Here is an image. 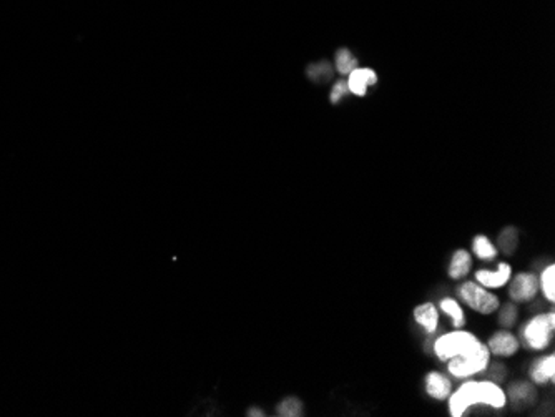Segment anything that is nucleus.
I'll return each mask as SVG.
<instances>
[{
  "label": "nucleus",
  "instance_id": "nucleus-4",
  "mask_svg": "<svg viewBox=\"0 0 555 417\" xmlns=\"http://www.w3.org/2000/svg\"><path fill=\"white\" fill-rule=\"evenodd\" d=\"M555 329V314L542 313L529 319L522 328V339L525 346L532 351H544L552 341V334Z\"/></svg>",
  "mask_w": 555,
  "mask_h": 417
},
{
  "label": "nucleus",
  "instance_id": "nucleus-2",
  "mask_svg": "<svg viewBox=\"0 0 555 417\" xmlns=\"http://www.w3.org/2000/svg\"><path fill=\"white\" fill-rule=\"evenodd\" d=\"M484 343L474 333L464 329H454L451 333L441 334L432 344V351L439 361H449L452 357H466L479 351Z\"/></svg>",
  "mask_w": 555,
  "mask_h": 417
},
{
  "label": "nucleus",
  "instance_id": "nucleus-3",
  "mask_svg": "<svg viewBox=\"0 0 555 417\" xmlns=\"http://www.w3.org/2000/svg\"><path fill=\"white\" fill-rule=\"evenodd\" d=\"M457 294L472 311L484 314V316L495 313L500 306L498 296L490 293L484 286H480L477 281H464L457 288Z\"/></svg>",
  "mask_w": 555,
  "mask_h": 417
},
{
  "label": "nucleus",
  "instance_id": "nucleus-20",
  "mask_svg": "<svg viewBox=\"0 0 555 417\" xmlns=\"http://www.w3.org/2000/svg\"><path fill=\"white\" fill-rule=\"evenodd\" d=\"M499 324L502 329H510L515 326L519 319V306L517 303H505L502 306H499Z\"/></svg>",
  "mask_w": 555,
  "mask_h": 417
},
{
  "label": "nucleus",
  "instance_id": "nucleus-22",
  "mask_svg": "<svg viewBox=\"0 0 555 417\" xmlns=\"http://www.w3.org/2000/svg\"><path fill=\"white\" fill-rule=\"evenodd\" d=\"M331 74H333V69H331L329 64H326V62L308 67V77L311 80H326L329 79Z\"/></svg>",
  "mask_w": 555,
  "mask_h": 417
},
{
  "label": "nucleus",
  "instance_id": "nucleus-14",
  "mask_svg": "<svg viewBox=\"0 0 555 417\" xmlns=\"http://www.w3.org/2000/svg\"><path fill=\"white\" fill-rule=\"evenodd\" d=\"M439 309L442 313L446 314L447 318L451 319L452 323V328L454 329H461L466 326V313L464 309H462L461 303L457 301L456 298H452V296H446V298H442L439 301Z\"/></svg>",
  "mask_w": 555,
  "mask_h": 417
},
{
  "label": "nucleus",
  "instance_id": "nucleus-8",
  "mask_svg": "<svg viewBox=\"0 0 555 417\" xmlns=\"http://www.w3.org/2000/svg\"><path fill=\"white\" fill-rule=\"evenodd\" d=\"M510 278H512V266L509 263H499L495 271L479 269L474 274V281L488 289L504 288L505 284H509Z\"/></svg>",
  "mask_w": 555,
  "mask_h": 417
},
{
  "label": "nucleus",
  "instance_id": "nucleus-10",
  "mask_svg": "<svg viewBox=\"0 0 555 417\" xmlns=\"http://www.w3.org/2000/svg\"><path fill=\"white\" fill-rule=\"evenodd\" d=\"M424 387H426L427 396L432 397V399H436V401L447 399V397H449L451 392H452V384H451L449 377L442 374V372H437V371L427 372Z\"/></svg>",
  "mask_w": 555,
  "mask_h": 417
},
{
  "label": "nucleus",
  "instance_id": "nucleus-12",
  "mask_svg": "<svg viewBox=\"0 0 555 417\" xmlns=\"http://www.w3.org/2000/svg\"><path fill=\"white\" fill-rule=\"evenodd\" d=\"M348 89L351 94L358 96H364L368 91V87L376 85L378 75L373 69H354L348 75Z\"/></svg>",
  "mask_w": 555,
  "mask_h": 417
},
{
  "label": "nucleus",
  "instance_id": "nucleus-6",
  "mask_svg": "<svg viewBox=\"0 0 555 417\" xmlns=\"http://www.w3.org/2000/svg\"><path fill=\"white\" fill-rule=\"evenodd\" d=\"M509 296L514 303H530L539 293V279L534 273H519L509 281Z\"/></svg>",
  "mask_w": 555,
  "mask_h": 417
},
{
  "label": "nucleus",
  "instance_id": "nucleus-23",
  "mask_svg": "<svg viewBox=\"0 0 555 417\" xmlns=\"http://www.w3.org/2000/svg\"><path fill=\"white\" fill-rule=\"evenodd\" d=\"M349 94L348 89V82L346 80H338L331 89V95H329V101L331 104H339V100L343 99L344 95Z\"/></svg>",
  "mask_w": 555,
  "mask_h": 417
},
{
  "label": "nucleus",
  "instance_id": "nucleus-1",
  "mask_svg": "<svg viewBox=\"0 0 555 417\" xmlns=\"http://www.w3.org/2000/svg\"><path fill=\"white\" fill-rule=\"evenodd\" d=\"M449 412L452 417H462L472 407L485 406L493 409H502L507 404V394L495 381H466L459 389L451 392Z\"/></svg>",
  "mask_w": 555,
  "mask_h": 417
},
{
  "label": "nucleus",
  "instance_id": "nucleus-7",
  "mask_svg": "<svg viewBox=\"0 0 555 417\" xmlns=\"http://www.w3.org/2000/svg\"><path fill=\"white\" fill-rule=\"evenodd\" d=\"M485 346H488L490 356L494 354V356L498 357H510L519 352L520 343L509 329H500V331L494 333L493 336L489 338Z\"/></svg>",
  "mask_w": 555,
  "mask_h": 417
},
{
  "label": "nucleus",
  "instance_id": "nucleus-24",
  "mask_svg": "<svg viewBox=\"0 0 555 417\" xmlns=\"http://www.w3.org/2000/svg\"><path fill=\"white\" fill-rule=\"evenodd\" d=\"M246 416H250V417H263V416H265V411L260 409V407H250V409L246 411Z\"/></svg>",
  "mask_w": 555,
  "mask_h": 417
},
{
  "label": "nucleus",
  "instance_id": "nucleus-5",
  "mask_svg": "<svg viewBox=\"0 0 555 417\" xmlns=\"http://www.w3.org/2000/svg\"><path fill=\"white\" fill-rule=\"evenodd\" d=\"M490 365V352L488 346H482L479 351L466 357H452L447 361V372L456 379H467L479 372H484Z\"/></svg>",
  "mask_w": 555,
  "mask_h": 417
},
{
  "label": "nucleus",
  "instance_id": "nucleus-18",
  "mask_svg": "<svg viewBox=\"0 0 555 417\" xmlns=\"http://www.w3.org/2000/svg\"><path fill=\"white\" fill-rule=\"evenodd\" d=\"M498 245H499L498 250L502 251L504 255H507V256L514 255V251L517 250V246H519L517 228H514V226L504 228L502 233H500L499 238H498Z\"/></svg>",
  "mask_w": 555,
  "mask_h": 417
},
{
  "label": "nucleus",
  "instance_id": "nucleus-9",
  "mask_svg": "<svg viewBox=\"0 0 555 417\" xmlns=\"http://www.w3.org/2000/svg\"><path fill=\"white\" fill-rule=\"evenodd\" d=\"M414 321L424 329L427 334H434L439 328V309L434 303H422L414 308Z\"/></svg>",
  "mask_w": 555,
  "mask_h": 417
},
{
  "label": "nucleus",
  "instance_id": "nucleus-21",
  "mask_svg": "<svg viewBox=\"0 0 555 417\" xmlns=\"http://www.w3.org/2000/svg\"><path fill=\"white\" fill-rule=\"evenodd\" d=\"M336 69L341 75H349L354 69H358V60L348 48L336 52Z\"/></svg>",
  "mask_w": 555,
  "mask_h": 417
},
{
  "label": "nucleus",
  "instance_id": "nucleus-13",
  "mask_svg": "<svg viewBox=\"0 0 555 417\" xmlns=\"http://www.w3.org/2000/svg\"><path fill=\"white\" fill-rule=\"evenodd\" d=\"M472 269V256L467 250H457L452 255L447 266V276L451 279H462L471 273Z\"/></svg>",
  "mask_w": 555,
  "mask_h": 417
},
{
  "label": "nucleus",
  "instance_id": "nucleus-15",
  "mask_svg": "<svg viewBox=\"0 0 555 417\" xmlns=\"http://www.w3.org/2000/svg\"><path fill=\"white\" fill-rule=\"evenodd\" d=\"M472 255H474L479 261H485V263H489V261H494L495 258H498L499 250L488 236L477 235V236H474V240H472Z\"/></svg>",
  "mask_w": 555,
  "mask_h": 417
},
{
  "label": "nucleus",
  "instance_id": "nucleus-11",
  "mask_svg": "<svg viewBox=\"0 0 555 417\" xmlns=\"http://www.w3.org/2000/svg\"><path fill=\"white\" fill-rule=\"evenodd\" d=\"M530 381H534V384L544 386L547 382H554L555 379V356L549 354V356L540 357L530 366Z\"/></svg>",
  "mask_w": 555,
  "mask_h": 417
},
{
  "label": "nucleus",
  "instance_id": "nucleus-19",
  "mask_svg": "<svg viewBox=\"0 0 555 417\" xmlns=\"http://www.w3.org/2000/svg\"><path fill=\"white\" fill-rule=\"evenodd\" d=\"M276 414L281 417H300L304 414V406L298 397H285L276 406Z\"/></svg>",
  "mask_w": 555,
  "mask_h": 417
},
{
  "label": "nucleus",
  "instance_id": "nucleus-17",
  "mask_svg": "<svg viewBox=\"0 0 555 417\" xmlns=\"http://www.w3.org/2000/svg\"><path fill=\"white\" fill-rule=\"evenodd\" d=\"M539 279V289L542 291L544 298L547 299L549 303L555 301V266L554 265H547L542 269L540 276H537Z\"/></svg>",
  "mask_w": 555,
  "mask_h": 417
},
{
  "label": "nucleus",
  "instance_id": "nucleus-16",
  "mask_svg": "<svg viewBox=\"0 0 555 417\" xmlns=\"http://www.w3.org/2000/svg\"><path fill=\"white\" fill-rule=\"evenodd\" d=\"M535 396H537V392H535V387L532 384H529V382H514L512 386L509 387V396L507 399L510 397V401L515 402V404H530V402L535 401Z\"/></svg>",
  "mask_w": 555,
  "mask_h": 417
}]
</instances>
